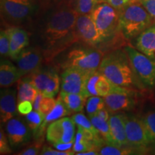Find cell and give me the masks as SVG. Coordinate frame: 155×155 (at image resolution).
Returning a JSON list of instances; mask_svg holds the SVG:
<instances>
[{
	"mask_svg": "<svg viewBox=\"0 0 155 155\" xmlns=\"http://www.w3.org/2000/svg\"><path fill=\"white\" fill-rule=\"evenodd\" d=\"M78 15L71 3L67 1L49 15L42 31L46 53H55L63 48V44L78 41L74 29Z\"/></svg>",
	"mask_w": 155,
	"mask_h": 155,
	"instance_id": "cell-1",
	"label": "cell"
},
{
	"mask_svg": "<svg viewBox=\"0 0 155 155\" xmlns=\"http://www.w3.org/2000/svg\"><path fill=\"white\" fill-rule=\"evenodd\" d=\"M98 71L118 86L134 90L145 88L136 76L124 50H116L104 56Z\"/></svg>",
	"mask_w": 155,
	"mask_h": 155,
	"instance_id": "cell-2",
	"label": "cell"
},
{
	"mask_svg": "<svg viewBox=\"0 0 155 155\" xmlns=\"http://www.w3.org/2000/svg\"><path fill=\"white\" fill-rule=\"evenodd\" d=\"M153 24L152 18L139 2H134L119 11V29L127 39L137 37Z\"/></svg>",
	"mask_w": 155,
	"mask_h": 155,
	"instance_id": "cell-3",
	"label": "cell"
},
{
	"mask_svg": "<svg viewBox=\"0 0 155 155\" xmlns=\"http://www.w3.org/2000/svg\"><path fill=\"white\" fill-rule=\"evenodd\" d=\"M91 15L101 42L111 38L117 31H119V11L107 2L98 3Z\"/></svg>",
	"mask_w": 155,
	"mask_h": 155,
	"instance_id": "cell-4",
	"label": "cell"
},
{
	"mask_svg": "<svg viewBox=\"0 0 155 155\" xmlns=\"http://www.w3.org/2000/svg\"><path fill=\"white\" fill-rule=\"evenodd\" d=\"M130 61L136 76L145 88L155 86V60L152 59L131 45L124 48Z\"/></svg>",
	"mask_w": 155,
	"mask_h": 155,
	"instance_id": "cell-5",
	"label": "cell"
},
{
	"mask_svg": "<svg viewBox=\"0 0 155 155\" xmlns=\"http://www.w3.org/2000/svg\"><path fill=\"white\" fill-rule=\"evenodd\" d=\"M103 53L94 48H76L69 52L65 68L74 67L83 71L98 70L102 61Z\"/></svg>",
	"mask_w": 155,
	"mask_h": 155,
	"instance_id": "cell-6",
	"label": "cell"
},
{
	"mask_svg": "<svg viewBox=\"0 0 155 155\" xmlns=\"http://www.w3.org/2000/svg\"><path fill=\"white\" fill-rule=\"evenodd\" d=\"M0 5L2 15L13 23L26 20L36 9L32 0H1Z\"/></svg>",
	"mask_w": 155,
	"mask_h": 155,
	"instance_id": "cell-7",
	"label": "cell"
},
{
	"mask_svg": "<svg viewBox=\"0 0 155 155\" xmlns=\"http://www.w3.org/2000/svg\"><path fill=\"white\" fill-rule=\"evenodd\" d=\"M139 93L134 89L124 87L119 91L104 97L106 108L110 113L130 111L137 105V97Z\"/></svg>",
	"mask_w": 155,
	"mask_h": 155,
	"instance_id": "cell-8",
	"label": "cell"
},
{
	"mask_svg": "<svg viewBox=\"0 0 155 155\" xmlns=\"http://www.w3.org/2000/svg\"><path fill=\"white\" fill-rule=\"evenodd\" d=\"M75 124L73 119L69 117L61 118L52 122L46 131L47 140L53 144L74 141Z\"/></svg>",
	"mask_w": 155,
	"mask_h": 155,
	"instance_id": "cell-9",
	"label": "cell"
},
{
	"mask_svg": "<svg viewBox=\"0 0 155 155\" xmlns=\"http://www.w3.org/2000/svg\"><path fill=\"white\" fill-rule=\"evenodd\" d=\"M125 127L129 145L145 149L150 144L147 130L141 117L125 114Z\"/></svg>",
	"mask_w": 155,
	"mask_h": 155,
	"instance_id": "cell-10",
	"label": "cell"
},
{
	"mask_svg": "<svg viewBox=\"0 0 155 155\" xmlns=\"http://www.w3.org/2000/svg\"><path fill=\"white\" fill-rule=\"evenodd\" d=\"M74 34L77 40H80L88 45L95 46L101 42L99 33L91 15H78L75 23Z\"/></svg>",
	"mask_w": 155,
	"mask_h": 155,
	"instance_id": "cell-11",
	"label": "cell"
},
{
	"mask_svg": "<svg viewBox=\"0 0 155 155\" xmlns=\"http://www.w3.org/2000/svg\"><path fill=\"white\" fill-rule=\"evenodd\" d=\"M6 131L12 148L22 146L30 141V129L26 121L20 118L15 116L6 122Z\"/></svg>",
	"mask_w": 155,
	"mask_h": 155,
	"instance_id": "cell-12",
	"label": "cell"
},
{
	"mask_svg": "<svg viewBox=\"0 0 155 155\" xmlns=\"http://www.w3.org/2000/svg\"><path fill=\"white\" fill-rule=\"evenodd\" d=\"M15 61L19 71L25 76L40 70L43 58L41 50L33 47L23 50Z\"/></svg>",
	"mask_w": 155,
	"mask_h": 155,
	"instance_id": "cell-13",
	"label": "cell"
},
{
	"mask_svg": "<svg viewBox=\"0 0 155 155\" xmlns=\"http://www.w3.org/2000/svg\"><path fill=\"white\" fill-rule=\"evenodd\" d=\"M88 72L74 67L66 68L61 75V91L82 94Z\"/></svg>",
	"mask_w": 155,
	"mask_h": 155,
	"instance_id": "cell-14",
	"label": "cell"
},
{
	"mask_svg": "<svg viewBox=\"0 0 155 155\" xmlns=\"http://www.w3.org/2000/svg\"><path fill=\"white\" fill-rule=\"evenodd\" d=\"M17 96L16 89L2 88L0 94V118L1 123L6 124L9 119L17 116Z\"/></svg>",
	"mask_w": 155,
	"mask_h": 155,
	"instance_id": "cell-15",
	"label": "cell"
},
{
	"mask_svg": "<svg viewBox=\"0 0 155 155\" xmlns=\"http://www.w3.org/2000/svg\"><path fill=\"white\" fill-rule=\"evenodd\" d=\"M108 123L111 137V144L127 146L128 143L125 127V114L118 113L110 116Z\"/></svg>",
	"mask_w": 155,
	"mask_h": 155,
	"instance_id": "cell-16",
	"label": "cell"
},
{
	"mask_svg": "<svg viewBox=\"0 0 155 155\" xmlns=\"http://www.w3.org/2000/svg\"><path fill=\"white\" fill-rule=\"evenodd\" d=\"M9 35V57L15 60L30 43L28 33L22 28L13 27L7 29Z\"/></svg>",
	"mask_w": 155,
	"mask_h": 155,
	"instance_id": "cell-17",
	"label": "cell"
},
{
	"mask_svg": "<svg viewBox=\"0 0 155 155\" xmlns=\"http://www.w3.org/2000/svg\"><path fill=\"white\" fill-rule=\"evenodd\" d=\"M135 45L141 53L155 60V23L137 36Z\"/></svg>",
	"mask_w": 155,
	"mask_h": 155,
	"instance_id": "cell-18",
	"label": "cell"
},
{
	"mask_svg": "<svg viewBox=\"0 0 155 155\" xmlns=\"http://www.w3.org/2000/svg\"><path fill=\"white\" fill-rule=\"evenodd\" d=\"M23 77L18 68L12 62L2 60L0 64V86L1 88H8Z\"/></svg>",
	"mask_w": 155,
	"mask_h": 155,
	"instance_id": "cell-19",
	"label": "cell"
},
{
	"mask_svg": "<svg viewBox=\"0 0 155 155\" xmlns=\"http://www.w3.org/2000/svg\"><path fill=\"white\" fill-rule=\"evenodd\" d=\"M69 114V111L63 103L61 97L59 96L56 99L55 106L49 114L46 115L42 125L40 126V129H38V131H37V133L34 136L36 138H40V137L42 138L45 131L48 129V126L52 122L61 119V118L65 117V116L68 115Z\"/></svg>",
	"mask_w": 155,
	"mask_h": 155,
	"instance_id": "cell-20",
	"label": "cell"
},
{
	"mask_svg": "<svg viewBox=\"0 0 155 155\" xmlns=\"http://www.w3.org/2000/svg\"><path fill=\"white\" fill-rule=\"evenodd\" d=\"M144 151V149L137 148V147H131L130 145L127 146H117L107 142L98 147V152L101 155H127L141 153Z\"/></svg>",
	"mask_w": 155,
	"mask_h": 155,
	"instance_id": "cell-21",
	"label": "cell"
},
{
	"mask_svg": "<svg viewBox=\"0 0 155 155\" xmlns=\"http://www.w3.org/2000/svg\"><path fill=\"white\" fill-rule=\"evenodd\" d=\"M62 100L70 113L83 111L87 98L82 94L61 91L60 94Z\"/></svg>",
	"mask_w": 155,
	"mask_h": 155,
	"instance_id": "cell-22",
	"label": "cell"
},
{
	"mask_svg": "<svg viewBox=\"0 0 155 155\" xmlns=\"http://www.w3.org/2000/svg\"><path fill=\"white\" fill-rule=\"evenodd\" d=\"M17 90V104L25 101L33 102L39 93L27 77L19 81Z\"/></svg>",
	"mask_w": 155,
	"mask_h": 155,
	"instance_id": "cell-23",
	"label": "cell"
},
{
	"mask_svg": "<svg viewBox=\"0 0 155 155\" xmlns=\"http://www.w3.org/2000/svg\"><path fill=\"white\" fill-rule=\"evenodd\" d=\"M53 73V71L40 69L36 72L28 75L27 78L39 92L42 93L47 88Z\"/></svg>",
	"mask_w": 155,
	"mask_h": 155,
	"instance_id": "cell-24",
	"label": "cell"
},
{
	"mask_svg": "<svg viewBox=\"0 0 155 155\" xmlns=\"http://www.w3.org/2000/svg\"><path fill=\"white\" fill-rule=\"evenodd\" d=\"M101 75V73L99 72L98 69L96 71H88L87 73L83 88L82 95L83 96L88 98L91 96H98L96 91V86Z\"/></svg>",
	"mask_w": 155,
	"mask_h": 155,
	"instance_id": "cell-25",
	"label": "cell"
},
{
	"mask_svg": "<svg viewBox=\"0 0 155 155\" xmlns=\"http://www.w3.org/2000/svg\"><path fill=\"white\" fill-rule=\"evenodd\" d=\"M124 87L118 86L101 74L96 83V89L99 96L105 97L114 92L119 91Z\"/></svg>",
	"mask_w": 155,
	"mask_h": 155,
	"instance_id": "cell-26",
	"label": "cell"
},
{
	"mask_svg": "<svg viewBox=\"0 0 155 155\" xmlns=\"http://www.w3.org/2000/svg\"><path fill=\"white\" fill-rule=\"evenodd\" d=\"M92 124L96 127L99 134L101 136L106 142L111 144V137L110 132V126L108 121H104L97 115H94L89 117Z\"/></svg>",
	"mask_w": 155,
	"mask_h": 155,
	"instance_id": "cell-27",
	"label": "cell"
},
{
	"mask_svg": "<svg viewBox=\"0 0 155 155\" xmlns=\"http://www.w3.org/2000/svg\"><path fill=\"white\" fill-rule=\"evenodd\" d=\"M150 144L155 143V110H150L141 116Z\"/></svg>",
	"mask_w": 155,
	"mask_h": 155,
	"instance_id": "cell-28",
	"label": "cell"
},
{
	"mask_svg": "<svg viewBox=\"0 0 155 155\" xmlns=\"http://www.w3.org/2000/svg\"><path fill=\"white\" fill-rule=\"evenodd\" d=\"M45 116H45L41 112L35 111V110H33L30 113L25 115V121H26L27 124L28 125L30 130L33 132L34 135L40 129Z\"/></svg>",
	"mask_w": 155,
	"mask_h": 155,
	"instance_id": "cell-29",
	"label": "cell"
},
{
	"mask_svg": "<svg viewBox=\"0 0 155 155\" xmlns=\"http://www.w3.org/2000/svg\"><path fill=\"white\" fill-rule=\"evenodd\" d=\"M106 107L105 101L104 97L99 96H91L87 98L86 101V112L88 116H92L98 113L100 110Z\"/></svg>",
	"mask_w": 155,
	"mask_h": 155,
	"instance_id": "cell-30",
	"label": "cell"
},
{
	"mask_svg": "<svg viewBox=\"0 0 155 155\" xmlns=\"http://www.w3.org/2000/svg\"><path fill=\"white\" fill-rule=\"evenodd\" d=\"M72 119L75 121V124L79 127L83 128L86 130H88L94 134V135L98 139H103L101 136L99 134L98 131H97L96 127L92 124L90 119H88L84 114L81 113H78L72 116Z\"/></svg>",
	"mask_w": 155,
	"mask_h": 155,
	"instance_id": "cell-31",
	"label": "cell"
},
{
	"mask_svg": "<svg viewBox=\"0 0 155 155\" xmlns=\"http://www.w3.org/2000/svg\"><path fill=\"white\" fill-rule=\"evenodd\" d=\"M98 4V0H74L73 6L78 15H91Z\"/></svg>",
	"mask_w": 155,
	"mask_h": 155,
	"instance_id": "cell-32",
	"label": "cell"
},
{
	"mask_svg": "<svg viewBox=\"0 0 155 155\" xmlns=\"http://www.w3.org/2000/svg\"><path fill=\"white\" fill-rule=\"evenodd\" d=\"M61 83V79H60L59 75H58L57 73L54 72L47 88L42 93L44 97H48V98L55 97L59 91Z\"/></svg>",
	"mask_w": 155,
	"mask_h": 155,
	"instance_id": "cell-33",
	"label": "cell"
},
{
	"mask_svg": "<svg viewBox=\"0 0 155 155\" xmlns=\"http://www.w3.org/2000/svg\"><path fill=\"white\" fill-rule=\"evenodd\" d=\"M0 54L3 57H9V35L7 29L0 32Z\"/></svg>",
	"mask_w": 155,
	"mask_h": 155,
	"instance_id": "cell-34",
	"label": "cell"
},
{
	"mask_svg": "<svg viewBox=\"0 0 155 155\" xmlns=\"http://www.w3.org/2000/svg\"><path fill=\"white\" fill-rule=\"evenodd\" d=\"M55 104L56 100L54 99L53 98L44 97L42 98L41 103H40L39 111L43 114L45 116H46L53 109L54 107L55 106Z\"/></svg>",
	"mask_w": 155,
	"mask_h": 155,
	"instance_id": "cell-35",
	"label": "cell"
},
{
	"mask_svg": "<svg viewBox=\"0 0 155 155\" xmlns=\"http://www.w3.org/2000/svg\"><path fill=\"white\" fill-rule=\"evenodd\" d=\"M7 135L1 127L0 130V154H7L11 153V146L9 145V141Z\"/></svg>",
	"mask_w": 155,
	"mask_h": 155,
	"instance_id": "cell-36",
	"label": "cell"
},
{
	"mask_svg": "<svg viewBox=\"0 0 155 155\" xmlns=\"http://www.w3.org/2000/svg\"><path fill=\"white\" fill-rule=\"evenodd\" d=\"M147 11L155 23V0H138Z\"/></svg>",
	"mask_w": 155,
	"mask_h": 155,
	"instance_id": "cell-37",
	"label": "cell"
},
{
	"mask_svg": "<svg viewBox=\"0 0 155 155\" xmlns=\"http://www.w3.org/2000/svg\"><path fill=\"white\" fill-rule=\"evenodd\" d=\"M134 2H138V0H107L106 2L118 11H121L127 6Z\"/></svg>",
	"mask_w": 155,
	"mask_h": 155,
	"instance_id": "cell-38",
	"label": "cell"
},
{
	"mask_svg": "<svg viewBox=\"0 0 155 155\" xmlns=\"http://www.w3.org/2000/svg\"><path fill=\"white\" fill-rule=\"evenodd\" d=\"M42 155H72L75 154L74 151H68V152H63L58 150H53L50 147L44 146L42 147L41 152L40 153Z\"/></svg>",
	"mask_w": 155,
	"mask_h": 155,
	"instance_id": "cell-39",
	"label": "cell"
},
{
	"mask_svg": "<svg viewBox=\"0 0 155 155\" xmlns=\"http://www.w3.org/2000/svg\"><path fill=\"white\" fill-rule=\"evenodd\" d=\"M17 111L19 114H22V115H27L32 111H33L32 102L30 101H25L19 103L17 104Z\"/></svg>",
	"mask_w": 155,
	"mask_h": 155,
	"instance_id": "cell-40",
	"label": "cell"
},
{
	"mask_svg": "<svg viewBox=\"0 0 155 155\" xmlns=\"http://www.w3.org/2000/svg\"><path fill=\"white\" fill-rule=\"evenodd\" d=\"M42 141H39L38 142L35 143V144L31 145L27 149H25L21 152H19V155H36L40 154V148H41L42 146Z\"/></svg>",
	"mask_w": 155,
	"mask_h": 155,
	"instance_id": "cell-41",
	"label": "cell"
},
{
	"mask_svg": "<svg viewBox=\"0 0 155 155\" xmlns=\"http://www.w3.org/2000/svg\"><path fill=\"white\" fill-rule=\"evenodd\" d=\"M73 144H74V141L69 143H58V144H54L53 146L56 150L63 151V152H68V151L73 150Z\"/></svg>",
	"mask_w": 155,
	"mask_h": 155,
	"instance_id": "cell-42",
	"label": "cell"
},
{
	"mask_svg": "<svg viewBox=\"0 0 155 155\" xmlns=\"http://www.w3.org/2000/svg\"><path fill=\"white\" fill-rule=\"evenodd\" d=\"M44 98L43 94L41 92H39L38 96H36L35 99L32 102V105H33V109L35 111H39V108H40V103H41L42 98Z\"/></svg>",
	"mask_w": 155,
	"mask_h": 155,
	"instance_id": "cell-43",
	"label": "cell"
},
{
	"mask_svg": "<svg viewBox=\"0 0 155 155\" xmlns=\"http://www.w3.org/2000/svg\"><path fill=\"white\" fill-rule=\"evenodd\" d=\"M96 115H97L98 117H100L101 119L104 120V121H108L110 118V115H109V111H108V109L106 107L104 108L103 109L100 110L97 113Z\"/></svg>",
	"mask_w": 155,
	"mask_h": 155,
	"instance_id": "cell-44",
	"label": "cell"
},
{
	"mask_svg": "<svg viewBox=\"0 0 155 155\" xmlns=\"http://www.w3.org/2000/svg\"><path fill=\"white\" fill-rule=\"evenodd\" d=\"M77 155H98L99 154L98 152V147L92 149V150L86 151V152H83L80 153H77Z\"/></svg>",
	"mask_w": 155,
	"mask_h": 155,
	"instance_id": "cell-45",
	"label": "cell"
},
{
	"mask_svg": "<svg viewBox=\"0 0 155 155\" xmlns=\"http://www.w3.org/2000/svg\"><path fill=\"white\" fill-rule=\"evenodd\" d=\"M107 0H98V3H102V2H106Z\"/></svg>",
	"mask_w": 155,
	"mask_h": 155,
	"instance_id": "cell-46",
	"label": "cell"
}]
</instances>
